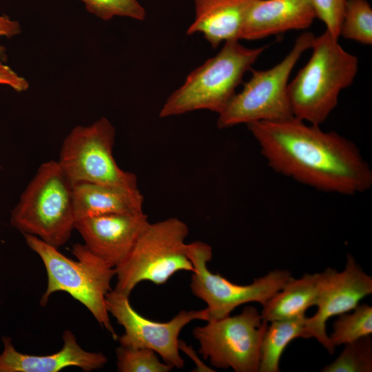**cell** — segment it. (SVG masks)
I'll use <instances>...</instances> for the list:
<instances>
[{"instance_id":"obj_1","label":"cell","mask_w":372,"mask_h":372,"mask_svg":"<svg viewBox=\"0 0 372 372\" xmlns=\"http://www.w3.org/2000/svg\"><path fill=\"white\" fill-rule=\"evenodd\" d=\"M276 172L324 192L355 195L372 186V170L358 147L335 132L294 116L247 124Z\"/></svg>"},{"instance_id":"obj_2","label":"cell","mask_w":372,"mask_h":372,"mask_svg":"<svg viewBox=\"0 0 372 372\" xmlns=\"http://www.w3.org/2000/svg\"><path fill=\"white\" fill-rule=\"evenodd\" d=\"M327 30L314 37L305 65L288 84L293 116L320 125L338 103L340 92L350 86L358 70V58L346 51Z\"/></svg>"},{"instance_id":"obj_3","label":"cell","mask_w":372,"mask_h":372,"mask_svg":"<svg viewBox=\"0 0 372 372\" xmlns=\"http://www.w3.org/2000/svg\"><path fill=\"white\" fill-rule=\"evenodd\" d=\"M27 245L37 253L45 267L48 284L40 304H47L50 296L63 291L83 304L100 325L116 340L118 335L112 327L107 309L105 297L111 291L110 283L116 275L114 267L91 252L84 244H75L73 260L38 237L23 234Z\"/></svg>"},{"instance_id":"obj_4","label":"cell","mask_w":372,"mask_h":372,"mask_svg":"<svg viewBox=\"0 0 372 372\" xmlns=\"http://www.w3.org/2000/svg\"><path fill=\"white\" fill-rule=\"evenodd\" d=\"M10 223L57 249L68 242L76 223L74 185L58 161L39 166L13 208Z\"/></svg>"},{"instance_id":"obj_5","label":"cell","mask_w":372,"mask_h":372,"mask_svg":"<svg viewBox=\"0 0 372 372\" xmlns=\"http://www.w3.org/2000/svg\"><path fill=\"white\" fill-rule=\"evenodd\" d=\"M266 47L247 48L239 40L225 42L217 54L191 72L184 83L168 97L159 116L165 118L198 110L218 114Z\"/></svg>"},{"instance_id":"obj_6","label":"cell","mask_w":372,"mask_h":372,"mask_svg":"<svg viewBox=\"0 0 372 372\" xmlns=\"http://www.w3.org/2000/svg\"><path fill=\"white\" fill-rule=\"evenodd\" d=\"M188 231L187 225L176 218L149 223L127 257L114 268V290L130 296L142 281L163 285L178 271L192 272L185 242Z\"/></svg>"},{"instance_id":"obj_7","label":"cell","mask_w":372,"mask_h":372,"mask_svg":"<svg viewBox=\"0 0 372 372\" xmlns=\"http://www.w3.org/2000/svg\"><path fill=\"white\" fill-rule=\"evenodd\" d=\"M314 37L310 32L302 33L280 63L267 70L251 69V76L242 90L235 93L218 114V127L223 129L293 116L288 95L289 79L302 54L311 49Z\"/></svg>"},{"instance_id":"obj_8","label":"cell","mask_w":372,"mask_h":372,"mask_svg":"<svg viewBox=\"0 0 372 372\" xmlns=\"http://www.w3.org/2000/svg\"><path fill=\"white\" fill-rule=\"evenodd\" d=\"M115 135L114 125L105 117L70 131L57 161L73 185L85 182L137 187L136 176L120 168L113 156Z\"/></svg>"},{"instance_id":"obj_9","label":"cell","mask_w":372,"mask_h":372,"mask_svg":"<svg viewBox=\"0 0 372 372\" xmlns=\"http://www.w3.org/2000/svg\"><path fill=\"white\" fill-rule=\"evenodd\" d=\"M187 255L194 267L190 288L195 296L207 304V321L229 316L243 304H265L293 277L288 270L273 269L249 285H237L209 270L207 264L212 258V250L207 243L187 244Z\"/></svg>"},{"instance_id":"obj_10","label":"cell","mask_w":372,"mask_h":372,"mask_svg":"<svg viewBox=\"0 0 372 372\" xmlns=\"http://www.w3.org/2000/svg\"><path fill=\"white\" fill-rule=\"evenodd\" d=\"M193 330L199 353L218 369L258 372L262 339L268 322L253 306L238 315L207 321Z\"/></svg>"},{"instance_id":"obj_11","label":"cell","mask_w":372,"mask_h":372,"mask_svg":"<svg viewBox=\"0 0 372 372\" xmlns=\"http://www.w3.org/2000/svg\"><path fill=\"white\" fill-rule=\"evenodd\" d=\"M129 297L115 290L110 291L105 297L108 312L125 330L117 339L120 345L127 348L151 349L158 354L165 363L182 369L184 360L179 354V333L193 320L207 321L205 309L183 310L168 322H155L136 311L130 302Z\"/></svg>"},{"instance_id":"obj_12","label":"cell","mask_w":372,"mask_h":372,"mask_svg":"<svg viewBox=\"0 0 372 372\" xmlns=\"http://www.w3.org/2000/svg\"><path fill=\"white\" fill-rule=\"evenodd\" d=\"M372 293V277L366 273L353 256L348 254L343 271L328 267L318 273V289L311 317L306 318V338H315L333 354L335 347L327 333V322L333 316L353 310L362 299Z\"/></svg>"},{"instance_id":"obj_13","label":"cell","mask_w":372,"mask_h":372,"mask_svg":"<svg viewBox=\"0 0 372 372\" xmlns=\"http://www.w3.org/2000/svg\"><path fill=\"white\" fill-rule=\"evenodd\" d=\"M149 223L143 211L83 218L76 220L74 229L91 252L115 268L127 257Z\"/></svg>"},{"instance_id":"obj_14","label":"cell","mask_w":372,"mask_h":372,"mask_svg":"<svg viewBox=\"0 0 372 372\" xmlns=\"http://www.w3.org/2000/svg\"><path fill=\"white\" fill-rule=\"evenodd\" d=\"M63 340L60 351L47 355H34L18 351L11 338L3 336L0 372H59L68 366H77L88 372L101 369L107 362L103 353L82 349L70 330L63 332Z\"/></svg>"},{"instance_id":"obj_15","label":"cell","mask_w":372,"mask_h":372,"mask_svg":"<svg viewBox=\"0 0 372 372\" xmlns=\"http://www.w3.org/2000/svg\"><path fill=\"white\" fill-rule=\"evenodd\" d=\"M316 18L311 0H256L246 17L239 40H258L305 30Z\"/></svg>"},{"instance_id":"obj_16","label":"cell","mask_w":372,"mask_h":372,"mask_svg":"<svg viewBox=\"0 0 372 372\" xmlns=\"http://www.w3.org/2000/svg\"><path fill=\"white\" fill-rule=\"evenodd\" d=\"M256 1L194 0L195 17L187 34H203L214 48L223 42L239 40L246 17Z\"/></svg>"},{"instance_id":"obj_17","label":"cell","mask_w":372,"mask_h":372,"mask_svg":"<svg viewBox=\"0 0 372 372\" xmlns=\"http://www.w3.org/2000/svg\"><path fill=\"white\" fill-rule=\"evenodd\" d=\"M76 220L90 216L143 211L144 198L138 187L93 183L74 185Z\"/></svg>"},{"instance_id":"obj_18","label":"cell","mask_w":372,"mask_h":372,"mask_svg":"<svg viewBox=\"0 0 372 372\" xmlns=\"http://www.w3.org/2000/svg\"><path fill=\"white\" fill-rule=\"evenodd\" d=\"M318 289V273H305L298 279L292 277L262 305V320L269 323L305 315L307 309L316 306Z\"/></svg>"},{"instance_id":"obj_19","label":"cell","mask_w":372,"mask_h":372,"mask_svg":"<svg viewBox=\"0 0 372 372\" xmlns=\"http://www.w3.org/2000/svg\"><path fill=\"white\" fill-rule=\"evenodd\" d=\"M306 318L303 315L268 323L260 345L258 372L280 371V360L288 344L296 338H306Z\"/></svg>"},{"instance_id":"obj_20","label":"cell","mask_w":372,"mask_h":372,"mask_svg":"<svg viewBox=\"0 0 372 372\" xmlns=\"http://www.w3.org/2000/svg\"><path fill=\"white\" fill-rule=\"evenodd\" d=\"M329 336L335 348L372 333V307L367 304L358 305L353 311L338 316Z\"/></svg>"},{"instance_id":"obj_21","label":"cell","mask_w":372,"mask_h":372,"mask_svg":"<svg viewBox=\"0 0 372 372\" xmlns=\"http://www.w3.org/2000/svg\"><path fill=\"white\" fill-rule=\"evenodd\" d=\"M340 36L371 45L372 8L367 0H345Z\"/></svg>"},{"instance_id":"obj_22","label":"cell","mask_w":372,"mask_h":372,"mask_svg":"<svg viewBox=\"0 0 372 372\" xmlns=\"http://www.w3.org/2000/svg\"><path fill=\"white\" fill-rule=\"evenodd\" d=\"M338 357L322 372H371L372 340L370 335L344 344Z\"/></svg>"},{"instance_id":"obj_23","label":"cell","mask_w":372,"mask_h":372,"mask_svg":"<svg viewBox=\"0 0 372 372\" xmlns=\"http://www.w3.org/2000/svg\"><path fill=\"white\" fill-rule=\"evenodd\" d=\"M117 371L119 372H169L174 368L161 362L156 353L149 349L127 348L116 349Z\"/></svg>"},{"instance_id":"obj_24","label":"cell","mask_w":372,"mask_h":372,"mask_svg":"<svg viewBox=\"0 0 372 372\" xmlns=\"http://www.w3.org/2000/svg\"><path fill=\"white\" fill-rule=\"evenodd\" d=\"M86 10L99 19L108 21L114 17L143 21L146 11L137 0H79Z\"/></svg>"},{"instance_id":"obj_25","label":"cell","mask_w":372,"mask_h":372,"mask_svg":"<svg viewBox=\"0 0 372 372\" xmlns=\"http://www.w3.org/2000/svg\"><path fill=\"white\" fill-rule=\"evenodd\" d=\"M317 18L333 37L338 39L345 0H311Z\"/></svg>"},{"instance_id":"obj_26","label":"cell","mask_w":372,"mask_h":372,"mask_svg":"<svg viewBox=\"0 0 372 372\" xmlns=\"http://www.w3.org/2000/svg\"><path fill=\"white\" fill-rule=\"evenodd\" d=\"M0 85H6L14 90L21 92L29 87L28 81L16 73L11 68L0 60Z\"/></svg>"},{"instance_id":"obj_27","label":"cell","mask_w":372,"mask_h":372,"mask_svg":"<svg viewBox=\"0 0 372 372\" xmlns=\"http://www.w3.org/2000/svg\"><path fill=\"white\" fill-rule=\"evenodd\" d=\"M21 32V25L17 21L12 20L6 15H0V38L2 37L11 38ZM5 57L6 50L0 44V60H4Z\"/></svg>"},{"instance_id":"obj_28","label":"cell","mask_w":372,"mask_h":372,"mask_svg":"<svg viewBox=\"0 0 372 372\" xmlns=\"http://www.w3.org/2000/svg\"><path fill=\"white\" fill-rule=\"evenodd\" d=\"M178 348L179 350L181 349L185 353L188 354L191 359H194V361L196 365V371H214V370H211V368L203 364V362L200 359H198V356L196 355L195 351L192 349V348H191V347H188L183 341L179 340Z\"/></svg>"},{"instance_id":"obj_29","label":"cell","mask_w":372,"mask_h":372,"mask_svg":"<svg viewBox=\"0 0 372 372\" xmlns=\"http://www.w3.org/2000/svg\"><path fill=\"white\" fill-rule=\"evenodd\" d=\"M0 170H1V166H0Z\"/></svg>"}]
</instances>
